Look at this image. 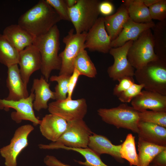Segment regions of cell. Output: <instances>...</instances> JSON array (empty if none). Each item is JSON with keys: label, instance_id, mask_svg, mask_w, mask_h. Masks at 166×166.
<instances>
[{"label": "cell", "instance_id": "cell-16", "mask_svg": "<svg viewBox=\"0 0 166 166\" xmlns=\"http://www.w3.org/2000/svg\"><path fill=\"white\" fill-rule=\"evenodd\" d=\"M18 64L7 67L6 86L9 93L6 100L17 101L27 97L29 95L26 85L21 77Z\"/></svg>", "mask_w": 166, "mask_h": 166}, {"label": "cell", "instance_id": "cell-40", "mask_svg": "<svg viewBox=\"0 0 166 166\" xmlns=\"http://www.w3.org/2000/svg\"><path fill=\"white\" fill-rule=\"evenodd\" d=\"M159 0H143L144 4L148 7L151 6L157 2Z\"/></svg>", "mask_w": 166, "mask_h": 166}, {"label": "cell", "instance_id": "cell-5", "mask_svg": "<svg viewBox=\"0 0 166 166\" xmlns=\"http://www.w3.org/2000/svg\"><path fill=\"white\" fill-rule=\"evenodd\" d=\"M99 0H77L76 4L68 8L69 21L76 33L87 32L96 22L100 14Z\"/></svg>", "mask_w": 166, "mask_h": 166}, {"label": "cell", "instance_id": "cell-9", "mask_svg": "<svg viewBox=\"0 0 166 166\" xmlns=\"http://www.w3.org/2000/svg\"><path fill=\"white\" fill-rule=\"evenodd\" d=\"M50 113L63 118L67 122L83 119L87 111L85 99L57 100L48 104Z\"/></svg>", "mask_w": 166, "mask_h": 166}, {"label": "cell", "instance_id": "cell-42", "mask_svg": "<svg viewBox=\"0 0 166 166\" xmlns=\"http://www.w3.org/2000/svg\"><path fill=\"white\" fill-rule=\"evenodd\" d=\"M148 166H160L151 163V164H150Z\"/></svg>", "mask_w": 166, "mask_h": 166}, {"label": "cell", "instance_id": "cell-32", "mask_svg": "<svg viewBox=\"0 0 166 166\" xmlns=\"http://www.w3.org/2000/svg\"><path fill=\"white\" fill-rule=\"evenodd\" d=\"M140 121L166 128V112L145 110L139 112Z\"/></svg>", "mask_w": 166, "mask_h": 166}, {"label": "cell", "instance_id": "cell-38", "mask_svg": "<svg viewBox=\"0 0 166 166\" xmlns=\"http://www.w3.org/2000/svg\"><path fill=\"white\" fill-rule=\"evenodd\" d=\"M99 10L100 13L105 16L112 15L114 10L113 4L109 1H104L100 2Z\"/></svg>", "mask_w": 166, "mask_h": 166}, {"label": "cell", "instance_id": "cell-34", "mask_svg": "<svg viewBox=\"0 0 166 166\" xmlns=\"http://www.w3.org/2000/svg\"><path fill=\"white\" fill-rule=\"evenodd\" d=\"M144 88L143 85L133 84L125 91L121 93L117 97L119 100L124 103H129L139 94Z\"/></svg>", "mask_w": 166, "mask_h": 166}, {"label": "cell", "instance_id": "cell-4", "mask_svg": "<svg viewBox=\"0 0 166 166\" xmlns=\"http://www.w3.org/2000/svg\"><path fill=\"white\" fill-rule=\"evenodd\" d=\"M67 122L66 130L56 141L48 144H40L39 148L54 149L61 145L72 148L88 147L90 137L93 132L85 122L83 119H80Z\"/></svg>", "mask_w": 166, "mask_h": 166}, {"label": "cell", "instance_id": "cell-21", "mask_svg": "<svg viewBox=\"0 0 166 166\" xmlns=\"http://www.w3.org/2000/svg\"><path fill=\"white\" fill-rule=\"evenodd\" d=\"M139 138L156 145L166 146V128L153 123L139 121Z\"/></svg>", "mask_w": 166, "mask_h": 166}, {"label": "cell", "instance_id": "cell-11", "mask_svg": "<svg viewBox=\"0 0 166 166\" xmlns=\"http://www.w3.org/2000/svg\"><path fill=\"white\" fill-rule=\"evenodd\" d=\"M34 94L31 92L27 98L17 101L8 100L0 98V109L8 111L10 108L15 111L11 114L13 120L19 123L23 120L29 121L35 125L39 124L41 120L35 116L33 108Z\"/></svg>", "mask_w": 166, "mask_h": 166}, {"label": "cell", "instance_id": "cell-14", "mask_svg": "<svg viewBox=\"0 0 166 166\" xmlns=\"http://www.w3.org/2000/svg\"><path fill=\"white\" fill-rule=\"evenodd\" d=\"M41 64L40 52L32 44L19 52L18 65L20 66L21 77L26 85L27 86L32 74L40 69Z\"/></svg>", "mask_w": 166, "mask_h": 166}, {"label": "cell", "instance_id": "cell-8", "mask_svg": "<svg viewBox=\"0 0 166 166\" xmlns=\"http://www.w3.org/2000/svg\"><path fill=\"white\" fill-rule=\"evenodd\" d=\"M87 32L80 34L74 33L72 29L63 39L65 46L64 50L59 54L61 60V66L59 75H71L74 70V63L79 53L85 49V43Z\"/></svg>", "mask_w": 166, "mask_h": 166}, {"label": "cell", "instance_id": "cell-12", "mask_svg": "<svg viewBox=\"0 0 166 166\" xmlns=\"http://www.w3.org/2000/svg\"><path fill=\"white\" fill-rule=\"evenodd\" d=\"M133 41H129L123 45L111 48L109 53L113 57V64L109 66L107 73L109 77L113 81H118L125 77H133L135 69L129 62L127 57V53Z\"/></svg>", "mask_w": 166, "mask_h": 166}, {"label": "cell", "instance_id": "cell-29", "mask_svg": "<svg viewBox=\"0 0 166 166\" xmlns=\"http://www.w3.org/2000/svg\"><path fill=\"white\" fill-rule=\"evenodd\" d=\"M62 149L72 150L79 153L85 159V161H76L79 164L84 166H109L105 164L98 155L93 150L86 148H72L61 145L56 147L55 149Z\"/></svg>", "mask_w": 166, "mask_h": 166}, {"label": "cell", "instance_id": "cell-19", "mask_svg": "<svg viewBox=\"0 0 166 166\" xmlns=\"http://www.w3.org/2000/svg\"><path fill=\"white\" fill-rule=\"evenodd\" d=\"M121 144L115 145L106 137L93 132L89 138L88 147L93 150L98 155L109 154L118 162L123 163L124 160L120 154Z\"/></svg>", "mask_w": 166, "mask_h": 166}, {"label": "cell", "instance_id": "cell-25", "mask_svg": "<svg viewBox=\"0 0 166 166\" xmlns=\"http://www.w3.org/2000/svg\"><path fill=\"white\" fill-rule=\"evenodd\" d=\"M138 147L139 153L136 166H148L158 153L166 148V146L158 145L139 138Z\"/></svg>", "mask_w": 166, "mask_h": 166}, {"label": "cell", "instance_id": "cell-30", "mask_svg": "<svg viewBox=\"0 0 166 166\" xmlns=\"http://www.w3.org/2000/svg\"><path fill=\"white\" fill-rule=\"evenodd\" d=\"M120 154L122 158L127 160L130 166H137L138 154L136 150L135 137L131 133L127 135L125 140L121 144Z\"/></svg>", "mask_w": 166, "mask_h": 166}, {"label": "cell", "instance_id": "cell-27", "mask_svg": "<svg viewBox=\"0 0 166 166\" xmlns=\"http://www.w3.org/2000/svg\"><path fill=\"white\" fill-rule=\"evenodd\" d=\"M19 52L3 35L0 34V62L7 67L18 64Z\"/></svg>", "mask_w": 166, "mask_h": 166}, {"label": "cell", "instance_id": "cell-24", "mask_svg": "<svg viewBox=\"0 0 166 166\" xmlns=\"http://www.w3.org/2000/svg\"><path fill=\"white\" fill-rule=\"evenodd\" d=\"M123 3L130 18L134 22L145 23L152 22L148 8L144 4L143 0H126Z\"/></svg>", "mask_w": 166, "mask_h": 166}, {"label": "cell", "instance_id": "cell-10", "mask_svg": "<svg viewBox=\"0 0 166 166\" xmlns=\"http://www.w3.org/2000/svg\"><path fill=\"white\" fill-rule=\"evenodd\" d=\"M34 129L30 124L21 126L15 130L10 144L0 149V153L5 159L6 166H17V158L28 145V136Z\"/></svg>", "mask_w": 166, "mask_h": 166}, {"label": "cell", "instance_id": "cell-20", "mask_svg": "<svg viewBox=\"0 0 166 166\" xmlns=\"http://www.w3.org/2000/svg\"><path fill=\"white\" fill-rule=\"evenodd\" d=\"M31 92L34 93V109L37 111L48 108V102L50 99L55 100L54 92L50 88V84L42 77L34 79Z\"/></svg>", "mask_w": 166, "mask_h": 166}, {"label": "cell", "instance_id": "cell-41", "mask_svg": "<svg viewBox=\"0 0 166 166\" xmlns=\"http://www.w3.org/2000/svg\"><path fill=\"white\" fill-rule=\"evenodd\" d=\"M65 1L67 7L70 8L76 4L77 0H66Z\"/></svg>", "mask_w": 166, "mask_h": 166}, {"label": "cell", "instance_id": "cell-13", "mask_svg": "<svg viewBox=\"0 0 166 166\" xmlns=\"http://www.w3.org/2000/svg\"><path fill=\"white\" fill-rule=\"evenodd\" d=\"M111 41L105 29L104 17H99L87 32L85 49L104 53H109Z\"/></svg>", "mask_w": 166, "mask_h": 166}, {"label": "cell", "instance_id": "cell-1", "mask_svg": "<svg viewBox=\"0 0 166 166\" xmlns=\"http://www.w3.org/2000/svg\"><path fill=\"white\" fill-rule=\"evenodd\" d=\"M61 20L45 0H41L20 16L18 24L35 37L46 34Z\"/></svg>", "mask_w": 166, "mask_h": 166}, {"label": "cell", "instance_id": "cell-28", "mask_svg": "<svg viewBox=\"0 0 166 166\" xmlns=\"http://www.w3.org/2000/svg\"><path fill=\"white\" fill-rule=\"evenodd\" d=\"M74 68L80 75L89 78L95 77L97 73L96 68L85 49L82 50L78 55L74 62Z\"/></svg>", "mask_w": 166, "mask_h": 166}, {"label": "cell", "instance_id": "cell-37", "mask_svg": "<svg viewBox=\"0 0 166 166\" xmlns=\"http://www.w3.org/2000/svg\"><path fill=\"white\" fill-rule=\"evenodd\" d=\"M80 76L79 72L75 69H74L72 74L70 76L69 81L67 99H72V97L73 93Z\"/></svg>", "mask_w": 166, "mask_h": 166}, {"label": "cell", "instance_id": "cell-3", "mask_svg": "<svg viewBox=\"0 0 166 166\" xmlns=\"http://www.w3.org/2000/svg\"><path fill=\"white\" fill-rule=\"evenodd\" d=\"M134 76L145 90L166 95V61L158 59L136 69Z\"/></svg>", "mask_w": 166, "mask_h": 166}, {"label": "cell", "instance_id": "cell-15", "mask_svg": "<svg viewBox=\"0 0 166 166\" xmlns=\"http://www.w3.org/2000/svg\"><path fill=\"white\" fill-rule=\"evenodd\" d=\"M131 102L132 106L139 112L148 109L166 112V95L155 92L142 91Z\"/></svg>", "mask_w": 166, "mask_h": 166}, {"label": "cell", "instance_id": "cell-18", "mask_svg": "<svg viewBox=\"0 0 166 166\" xmlns=\"http://www.w3.org/2000/svg\"><path fill=\"white\" fill-rule=\"evenodd\" d=\"M155 24L153 21L145 23H136L129 18L117 37L111 42V47H120L128 41L136 40L143 32L151 29Z\"/></svg>", "mask_w": 166, "mask_h": 166}, {"label": "cell", "instance_id": "cell-31", "mask_svg": "<svg viewBox=\"0 0 166 166\" xmlns=\"http://www.w3.org/2000/svg\"><path fill=\"white\" fill-rule=\"evenodd\" d=\"M70 76L61 74L53 75L50 77V81H56L57 83L55 87L54 92L56 100H64L67 98L68 84Z\"/></svg>", "mask_w": 166, "mask_h": 166}, {"label": "cell", "instance_id": "cell-7", "mask_svg": "<svg viewBox=\"0 0 166 166\" xmlns=\"http://www.w3.org/2000/svg\"><path fill=\"white\" fill-rule=\"evenodd\" d=\"M127 57L132 66L136 69L158 59L154 51L151 29L144 31L133 41L128 49Z\"/></svg>", "mask_w": 166, "mask_h": 166}, {"label": "cell", "instance_id": "cell-6", "mask_svg": "<svg viewBox=\"0 0 166 166\" xmlns=\"http://www.w3.org/2000/svg\"><path fill=\"white\" fill-rule=\"evenodd\" d=\"M97 112L105 122L113 125L118 128H124L134 133H138L139 112L132 106L124 103L110 109L100 108Z\"/></svg>", "mask_w": 166, "mask_h": 166}, {"label": "cell", "instance_id": "cell-36", "mask_svg": "<svg viewBox=\"0 0 166 166\" xmlns=\"http://www.w3.org/2000/svg\"><path fill=\"white\" fill-rule=\"evenodd\" d=\"M118 81L119 84L116 85L113 89V94L117 97L122 92L125 91L135 83L133 77H125Z\"/></svg>", "mask_w": 166, "mask_h": 166}, {"label": "cell", "instance_id": "cell-35", "mask_svg": "<svg viewBox=\"0 0 166 166\" xmlns=\"http://www.w3.org/2000/svg\"><path fill=\"white\" fill-rule=\"evenodd\" d=\"M55 11L61 20L70 21L68 7L65 0H45Z\"/></svg>", "mask_w": 166, "mask_h": 166}, {"label": "cell", "instance_id": "cell-2", "mask_svg": "<svg viewBox=\"0 0 166 166\" xmlns=\"http://www.w3.org/2000/svg\"><path fill=\"white\" fill-rule=\"evenodd\" d=\"M32 45L39 51L42 60L40 70L48 81L53 70H60L61 60L59 56L60 49V31L56 25L46 34L34 38Z\"/></svg>", "mask_w": 166, "mask_h": 166}, {"label": "cell", "instance_id": "cell-17", "mask_svg": "<svg viewBox=\"0 0 166 166\" xmlns=\"http://www.w3.org/2000/svg\"><path fill=\"white\" fill-rule=\"evenodd\" d=\"M67 124V122L63 118L50 113L46 115L41 120L39 128L44 137L55 142L65 132Z\"/></svg>", "mask_w": 166, "mask_h": 166}, {"label": "cell", "instance_id": "cell-33", "mask_svg": "<svg viewBox=\"0 0 166 166\" xmlns=\"http://www.w3.org/2000/svg\"><path fill=\"white\" fill-rule=\"evenodd\" d=\"M148 8L152 20L161 21L166 19V0H159Z\"/></svg>", "mask_w": 166, "mask_h": 166}, {"label": "cell", "instance_id": "cell-26", "mask_svg": "<svg viewBox=\"0 0 166 166\" xmlns=\"http://www.w3.org/2000/svg\"><path fill=\"white\" fill-rule=\"evenodd\" d=\"M151 29L155 53L159 59L166 61V19L155 24Z\"/></svg>", "mask_w": 166, "mask_h": 166}, {"label": "cell", "instance_id": "cell-22", "mask_svg": "<svg viewBox=\"0 0 166 166\" xmlns=\"http://www.w3.org/2000/svg\"><path fill=\"white\" fill-rule=\"evenodd\" d=\"M2 34L19 52L32 44L35 37L18 24L7 26Z\"/></svg>", "mask_w": 166, "mask_h": 166}, {"label": "cell", "instance_id": "cell-23", "mask_svg": "<svg viewBox=\"0 0 166 166\" xmlns=\"http://www.w3.org/2000/svg\"><path fill=\"white\" fill-rule=\"evenodd\" d=\"M129 18L127 8L124 3L121 5L115 13L104 18L105 29L111 42L117 37Z\"/></svg>", "mask_w": 166, "mask_h": 166}, {"label": "cell", "instance_id": "cell-39", "mask_svg": "<svg viewBox=\"0 0 166 166\" xmlns=\"http://www.w3.org/2000/svg\"><path fill=\"white\" fill-rule=\"evenodd\" d=\"M151 163L160 166H166V148L158 153Z\"/></svg>", "mask_w": 166, "mask_h": 166}]
</instances>
